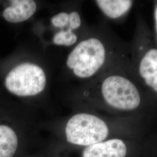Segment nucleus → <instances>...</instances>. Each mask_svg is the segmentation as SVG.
I'll return each instance as SVG.
<instances>
[{"mask_svg":"<svg viewBox=\"0 0 157 157\" xmlns=\"http://www.w3.org/2000/svg\"><path fill=\"white\" fill-rule=\"evenodd\" d=\"M95 2L105 15L112 19L124 16L133 5L130 0H97Z\"/></svg>","mask_w":157,"mask_h":157,"instance_id":"8","label":"nucleus"},{"mask_svg":"<svg viewBox=\"0 0 157 157\" xmlns=\"http://www.w3.org/2000/svg\"><path fill=\"white\" fill-rule=\"evenodd\" d=\"M37 10L36 2L33 0H13L11 6L6 8L3 17L6 21L17 23L27 21Z\"/></svg>","mask_w":157,"mask_h":157,"instance_id":"7","label":"nucleus"},{"mask_svg":"<svg viewBox=\"0 0 157 157\" xmlns=\"http://www.w3.org/2000/svg\"><path fill=\"white\" fill-rule=\"evenodd\" d=\"M5 86L10 93L17 96L37 95L45 89V72L37 65L23 63L13 68L7 75Z\"/></svg>","mask_w":157,"mask_h":157,"instance_id":"4","label":"nucleus"},{"mask_svg":"<svg viewBox=\"0 0 157 157\" xmlns=\"http://www.w3.org/2000/svg\"><path fill=\"white\" fill-rule=\"evenodd\" d=\"M126 152L124 141L113 139L87 146L83 151V157H125Z\"/></svg>","mask_w":157,"mask_h":157,"instance_id":"6","label":"nucleus"},{"mask_svg":"<svg viewBox=\"0 0 157 157\" xmlns=\"http://www.w3.org/2000/svg\"><path fill=\"white\" fill-rule=\"evenodd\" d=\"M18 141L16 133L10 127L0 125V157H12L17 151Z\"/></svg>","mask_w":157,"mask_h":157,"instance_id":"9","label":"nucleus"},{"mask_svg":"<svg viewBox=\"0 0 157 157\" xmlns=\"http://www.w3.org/2000/svg\"><path fill=\"white\" fill-rule=\"evenodd\" d=\"M82 23L80 16L78 12H71L69 14L68 26L69 29L72 30L78 29Z\"/></svg>","mask_w":157,"mask_h":157,"instance_id":"12","label":"nucleus"},{"mask_svg":"<svg viewBox=\"0 0 157 157\" xmlns=\"http://www.w3.org/2000/svg\"><path fill=\"white\" fill-rule=\"evenodd\" d=\"M106 49L100 40L92 37L79 43L67 56V67L79 78L93 76L106 60Z\"/></svg>","mask_w":157,"mask_h":157,"instance_id":"1","label":"nucleus"},{"mask_svg":"<svg viewBox=\"0 0 157 157\" xmlns=\"http://www.w3.org/2000/svg\"><path fill=\"white\" fill-rule=\"evenodd\" d=\"M154 19H155V28L157 32V6H156L154 11Z\"/></svg>","mask_w":157,"mask_h":157,"instance_id":"13","label":"nucleus"},{"mask_svg":"<svg viewBox=\"0 0 157 157\" xmlns=\"http://www.w3.org/2000/svg\"><path fill=\"white\" fill-rule=\"evenodd\" d=\"M101 92L107 104L117 109L132 111L140 104V90L131 80L123 75L108 76L102 83Z\"/></svg>","mask_w":157,"mask_h":157,"instance_id":"2","label":"nucleus"},{"mask_svg":"<svg viewBox=\"0 0 157 157\" xmlns=\"http://www.w3.org/2000/svg\"><path fill=\"white\" fill-rule=\"evenodd\" d=\"M65 132L68 142L76 145L89 146L106 139L109 129L100 118L92 114L81 113L69 120Z\"/></svg>","mask_w":157,"mask_h":157,"instance_id":"3","label":"nucleus"},{"mask_svg":"<svg viewBox=\"0 0 157 157\" xmlns=\"http://www.w3.org/2000/svg\"><path fill=\"white\" fill-rule=\"evenodd\" d=\"M78 40V36L71 29L67 31L61 30L56 34L53 38V42L58 45L71 46L74 44Z\"/></svg>","mask_w":157,"mask_h":157,"instance_id":"10","label":"nucleus"},{"mask_svg":"<svg viewBox=\"0 0 157 157\" xmlns=\"http://www.w3.org/2000/svg\"><path fill=\"white\" fill-rule=\"evenodd\" d=\"M138 72L146 86L157 93V48L144 52L139 63Z\"/></svg>","mask_w":157,"mask_h":157,"instance_id":"5","label":"nucleus"},{"mask_svg":"<svg viewBox=\"0 0 157 157\" xmlns=\"http://www.w3.org/2000/svg\"><path fill=\"white\" fill-rule=\"evenodd\" d=\"M68 19L69 14L67 12H62L52 17L51 18V23L54 26L62 28L68 25Z\"/></svg>","mask_w":157,"mask_h":157,"instance_id":"11","label":"nucleus"}]
</instances>
